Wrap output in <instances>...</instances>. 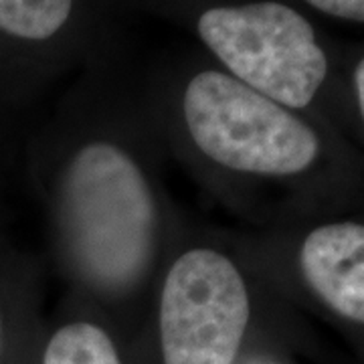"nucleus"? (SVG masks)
I'll return each mask as SVG.
<instances>
[{
  "instance_id": "6",
  "label": "nucleus",
  "mask_w": 364,
  "mask_h": 364,
  "mask_svg": "<svg viewBox=\"0 0 364 364\" xmlns=\"http://www.w3.org/2000/svg\"><path fill=\"white\" fill-rule=\"evenodd\" d=\"M85 0H0V33L28 45L67 37Z\"/></svg>"
},
{
  "instance_id": "3",
  "label": "nucleus",
  "mask_w": 364,
  "mask_h": 364,
  "mask_svg": "<svg viewBox=\"0 0 364 364\" xmlns=\"http://www.w3.org/2000/svg\"><path fill=\"white\" fill-rule=\"evenodd\" d=\"M181 105L198 150L227 168L289 176L310 168L320 152L318 136L291 109L219 67L193 73Z\"/></svg>"
},
{
  "instance_id": "1",
  "label": "nucleus",
  "mask_w": 364,
  "mask_h": 364,
  "mask_svg": "<svg viewBox=\"0 0 364 364\" xmlns=\"http://www.w3.org/2000/svg\"><path fill=\"white\" fill-rule=\"evenodd\" d=\"M69 247L79 269L102 287H126L148 263L154 203L142 170L122 148L83 146L63 184Z\"/></svg>"
},
{
  "instance_id": "8",
  "label": "nucleus",
  "mask_w": 364,
  "mask_h": 364,
  "mask_svg": "<svg viewBox=\"0 0 364 364\" xmlns=\"http://www.w3.org/2000/svg\"><path fill=\"white\" fill-rule=\"evenodd\" d=\"M304 2L328 16L350 21V23H364V0H304Z\"/></svg>"
},
{
  "instance_id": "4",
  "label": "nucleus",
  "mask_w": 364,
  "mask_h": 364,
  "mask_svg": "<svg viewBox=\"0 0 364 364\" xmlns=\"http://www.w3.org/2000/svg\"><path fill=\"white\" fill-rule=\"evenodd\" d=\"M247 324V286L227 255L191 249L174 261L160 298L164 364H233Z\"/></svg>"
},
{
  "instance_id": "7",
  "label": "nucleus",
  "mask_w": 364,
  "mask_h": 364,
  "mask_svg": "<svg viewBox=\"0 0 364 364\" xmlns=\"http://www.w3.org/2000/svg\"><path fill=\"white\" fill-rule=\"evenodd\" d=\"M43 364H122V358L105 330L77 322L53 334Z\"/></svg>"
},
{
  "instance_id": "5",
  "label": "nucleus",
  "mask_w": 364,
  "mask_h": 364,
  "mask_svg": "<svg viewBox=\"0 0 364 364\" xmlns=\"http://www.w3.org/2000/svg\"><path fill=\"white\" fill-rule=\"evenodd\" d=\"M299 267L334 312L364 324V225L334 223L314 229L299 251Z\"/></svg>"
},
{
  "instance_id": "2",
  "label": "nucleus",
  "mask_w": 364,
  "mask_h": 364,
  "mask_svg": "<svg viewBox=\"0 0 364 364\" xmlns=\"http://www.w3.org/2000/svg\"><path fill=\"white\" fill-rule=\"evenodd\" d=\"M193 28L221 71L287 109L308 107L328 77L312 23L282 0H195Z\"/></svg>"
},
{
  "instance_id": "9",
  "label": "nucleus",
  "mask_w": 364,
  "mask_h": 364,
  "mask_svg": "<svg viewBox=\"0 0 364 364\" xmlns=\"http://www.w3.org/2000/svg\"><path fill=\"white\" fill-rule=\"evenodd\" d=\"M354 90H356L358 107H360V112H363L364 117V57L358 61V65L354 69Z\"/></svg>"
}]
</instances>
